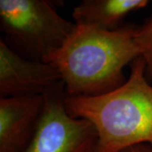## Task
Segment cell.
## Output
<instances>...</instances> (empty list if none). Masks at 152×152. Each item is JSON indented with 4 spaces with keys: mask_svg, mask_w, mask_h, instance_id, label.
<instances>
[{
    "mask_svg": "<svg viewBox=\"0 0 152 152\" xmlns=\"http://www.w3.org/2000/svg\"><path fill=\"white\" fill-rule=\"evenodd\" d=\"M120 152H152V145L148 144H140L126 148Z\"/></svg>",
    "mask_w": 152,
    "mask_h": 152,
    "instance_id": "9",
    "label": "cell"
},
{
    "mask_svg": "<svg viewBox=\"0 0 152 152\" xmlns=\"http://www.w3.org/2000/svg\"><path fill=\"white\" fill-rule=\"evenodd\" d=\"M63 84L52 63L26 58L0 39V98L44 96Z\"/></svg>",
    "mask_w": 152,
    "mask_h": 152,
    "instance_id": "5",
    "label": "cell"
},
{
    "mask_svg": "<svg viewBox=\"0 0 152 152\" xmlns=\"http://www.w3.org/2000/svg\"><path fill=\"white\" fill-rule=\"evenodd\" d=\"M58 2L0 0V30L7 46L29 59L45 62L60 49L76 24L63 17Z\"/></svg>",
    "mask_w": 152,
    "mask_h": 152,
    "instance_id": "3",
    "label": "cell"
},
{
    "mask_svg": "<svg viewBox=\"0 0 152 152\" xmlns=\"http://www.w3.org/2000/svg\"><path fill=\"white\" fill-rule=\"evenodd\" d=\"M149 4L147 0H84L75 7L72 16L76 25L116 31L131 12Z\"/></svg>",
    "mask_w": 152,
    "mask_h": 152,
    "instance_id": "7",
    "label": "cell"
},
{
    "mask_svg": "<svg viewBox=\"0 0 152 152\" xmlns=\"http://www.w3.org/2000/svg\"><path fill=\"white\" fill-rule=\"evenodd\" d=\"M141 56L130 67L122 86L97 96H67L64 106L74 118L89 121L97 133L95 152H120L152 145V84Z\"/></svg>",
    "mask_w": 152,
    "mask_h": 152,
    "instance_id": "2",
    "label": "cell"
},
{
    "mask_svg": "<svg viewBox=\"0 0 152 152\" xmlns=\"http://www.w3.org/2000/svg\"><path fill=\"white\" fill-rule=\"evenodd\" d=\"M137 28L116 31L76 25L63 47L45 62L59 71L67 96H97L122 86L124 69L141 56L135 42Z\"/></svg>",
    "mask_w": 152,
    "mask_h": 152,
    "instance_id": "1",
    "label": "cell"
},
{
    "mask_svg": "<svg viewBox=\"0 0 152 152\" xmlns=\"http://www.w3.org/2000/svg\"><path fill=\"white\" fill-rule=\"evenodd\" d=\"M134 39L145 63L147 79L152 83V17L137 28Z\"/></svg>",
    "mask_w": 152,
    "mask_h": 152,
    "instance_id": "8",
    "label": "cell"
},
{
    "mask_svg": "<svg viewBox=\"0 0 152 152\" xmlns=\"http://www.w3.org/2000/svg\"><path fill=\"white\" fill-rule=\"evenodd\" d=\"M44 96L0 98V152H24L43 112Z\"/></svg>",
    "mask_w": 152,
    "mask_h": 152,
    "instance_id": "6",
    "label": "cell"
},
{
    "mask_svg": "<svg viewBox=\"0 0 152 152\" xmlns=\"http://www.w3.org/2000/svg\"><path fill=\"white\" fill-rule=\"evenodd\" d=\"M64 84L44 95L43 112L24 152H95L97 133L89 121L72 117L64 106Z\"/></svg>",
    "mask_w": 152,
    "mask_h": 152,
    "instance_id": "4",
    "label": "cell"
}]
</instances>
